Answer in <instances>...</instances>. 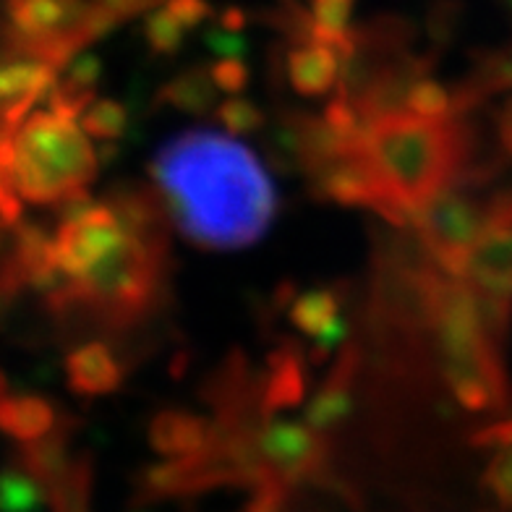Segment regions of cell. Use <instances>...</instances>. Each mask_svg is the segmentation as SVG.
Here are the masks:
<instances>
[{
    "instance_id": "cell-8",
    "label": "cell",
    "mask_w": 512,
    "mask_h": 512,
    "mask_svg": "<svg viewBox=\"0 0 512 512\" xmlns=\"http://www.w3.org/2000/svg\"><path fill=\"white\" fill-rule=\"evenodd\" d=\"M256 450L275 489L322 473L324 445L309 424L264 416L256 429Z\"/></svg>"
},
{
    "instance_id": "cell-2",
    "label": "cell",
    "mask_w": 512,
    "mask_h": 512,
    "mask_svg": "<svg viewBox=\"0 0 512 512\" xmlns=\"http://www.w3.org/2000/svg\"><path fill=\"white\" fill-rule=\"evenodd\" d=\"M473 144L465 115L426 121L403 110L364 123L366 157L392 199L411 217L434 196L458 186Z\"/></svg>"
},
{
    "instance_id": "cell-32",
    "label": "cell",
    "mask_w": 512,
    "mask_h": 512,
    "mask_svg": "<svg viewBox=\"0 0 512 512\" xmlns=\"http://www.w3.org/2000/svg\"><path fill=\"white\" fill-rule=\"evenodd\" d=\"M499 136H502V144L512 155V100L507 102L502 115H499Z\"/></svg>"
},
{
    "instance_id": "cell-19",
    "label": "cell",
    "mask_w": 512,
    "mask_h": 512,
    "mask_svg": "<svg viewBox=\"0 0 512 512\" xmlns=\"http://www.w3.org/2000/svg\"><path fill=\"white\" fill-rule=\"evenodd\" d=\"M48 499V486L21 465L0 473V512H37Z\"/></svg>"
},
{
    "instance_id": "cell-14",
    "label": "cell",
    "mask_w": 512,
    "mask_h": 512,
    "mask_svg": "<svg viewBox=\"0 0 512 512\" xmlns=\"http://www.w3.org/2000/svg\"><path fill=\"white\" fill-rule=\"evenodd\" d=\"M358 369V348L348 345L340 358H337L335 369L330 371L327 382L322 384L314 395V400L306 408V424L317 434L330 432L337 424H343L345 418L353 411V374Z\"/></svg>"
},
{
    "instance_id": "cell-20",
    "label": "cell",
    "mask_w": 512,
    "mask_h": 512,
    "mask_svg": "<svg viewBox=\"0 0 512 512\" xmlns=\"http://www.w3.org/2000/svg\"><path fill=\"white\" fill-rule=\"evenodd\" d=\"M87 136L97 142H115L126 134L128 110L118 100H95L79 118Z\"/></svg>"
},
{
    "instance_id": "cell-23",
    "label": "cell",
    "mask_w": 512,
    "mask_h": 512,
    "mask_svg": "<svg viewBox=\"0 0 512 512\" xmlns=\"http://www.w3.org/2000/svg\"><path fill=\"white\" fill-rule=\"evenodd\" d=\"M215 118L230 136H249L267 126V115L259 105L243 97H230L215 108Z\"/></svg>"
},
{
    "instance_id": "cell-17",
    "label": "cell",
    "mask_w": 512,
    "mask_h": 512,
    "mask_svg": "<svg viewBox=\"0 0 512 512\" xmlns=\"http://www.w3.org/2000/svg\"><path fill=\"white\" fill-rule=\"evenodd\" d=\"M217 84L209 74V68L191 66L165 81L160 92L155 95V108L168 105L186 115H207L209 110L217 108Z\"/></svg>"
},
{
    "instance_id": "cell-5",
    "label": "cell",
    "mask_w": 512,
    "mask_h": 512,
    "mask_svg": "<svg viewBox=\"0 0 512 512\" xmlns=\"http://www.w3.org/2000/svg\"><path fill=\"white\" fill-rule=\"evenodd\" d=\"M489 207L468 194V186H452L418 207L411 225L429 262L447 275L463 277L468 256L489 223Z\"/></svg>"
},
{
    "instance_id": "cell-11",
    "label": "cell",
    "mask_w": 512,
    "mask_h": 512,
    "mask_svg": "<svg viewBox=\"0 0 512 512\" xmlns=\"http://www.w3.org/2000/svg\"><path fill=\"white\" fill-rule=\"evenodd\" d=\"M306 356L296 343L283 340L280 348L267 358V371L259 379V405L264 416H275L280 411L296 408L306 395Z\"/></svg>"
},
{
    "instance_id": "cell-6",
    "label": "cell",
    "mask_w": 512,
    "mask_h": 512,
    "mask_svg": "<svg viewBox=\"0 0 512 512\" xmlns=\"http://www.w3.org/2000/svg\"><path fill=\"white\" fill-rule=\"evenodd\" d=\"M89 0H6L3 48L40 55L63 68L84 53L79 42Z\"/></svg>"
},
{
    "instance_id": "cell-1",
    "label": "cell",
    "mask_w": 512,
    "mask_h": 512,
    "mask_svg": "<svg viewBox=\"0 0 512 512\" xmlns=\"http://www.w3.org/2000/svg\"><path fill=\"white\" fill-rule=\"evenodd\" d=\"M149 173L173 225L199 249H246L275 223L280 199L259 157L212 128L162 144Z\"/></svg>"
},
{
    "instance_id": "cell-12",
    "label": "cell",
    "mask_w": 512,
    "mask_h": 512,
    "mask_svg": "<svg viewBox=\"0 0 512 512\" xmlns=\"http://www.w3.org/2000/svg\"><path fill=\"white\" fill-rule=\"evenodd\" d=\"M66 382L81 398H105L123 384L121 358L108 343H84L66 356Z\"/></svg>"
},
{
    "instance_id": "cell-25",
    "label": "cell",
    "mask_w": 512,
    "mask_h": 512,
    "mask_svg": "<svg viewBox=\"0 0 512 512\" xmlns=\"http://www.w3.org/2000/svg\"><path fill=\"white\" fill-rule=\"evenodd\" d=\"M16 228L19 225L6 223L0 217V298L11 301L14 296H19L24 290L19 272H16L14 264V243H16Z\"/></svg>"
},
{
    "instance_id": "cell-31",
    "label": "cell",
    "mask_w": 512,
    "mask_h": 512,
    "mask_svg": "<svg viewBox=\"0 0 512 512\" xmlns=\"http://www.w3.org/2000/svg\"><path fill=\"white\" fill-rule=\"evenodd\" d=\"M217 24L225 29H230V32H243V29L249 27V14H246L243 8L230 6V8H225L223 14H220Z\"/></svg>"
},
{
    "instance_id": "cell-33",
    "label": "cell",
    "mask_w": 512,
    "mask_h": 512,
    "mask_svg": "<svg viewBox=\"0 0 512 512\" xmlns=\"http://www.w3.org/2000/svg\"><path fill=\"white\" fill-rule=\"evenodd\" d=\"M8 395V379L6 374H3V369H0V398H6Z\"/></svg>"
},
{
    "instance_id": "cell-3",
    "label": "cell",
    "mask_w": 512,
    "mask_h": 512,
    "mask_svg": "<svg viewBox=\"0 0 512 512\" xmlns=\"http://www.w3.org/2000/svg\"><path fill=\"white\" fill-rule=\"evenodd\" d=\"M100 157L87 131L53 110H32L11 139V183L27 204L58 207L89 189Z\"/></svg>"
},
{
    "instance_id": "cell-9",
    "label": "cell",
    "mask_w": 512,
    "mask_h": 512,
    "mask_svg": "<svg viewBox=\"0 0 512 512\" xmlns=\"http://www.w3.org/2000/svg\"><path fill=\"white\" fill-rule=\"evenodd\" d=\"M61 76V68L40 55L0 50V128L16 131Z\"/></svg>"
},
{
    "instance_id": "cell-18",
    "label": "cell",
    "mask_w": 512,
    "mask_h": 512,
    "mask_svg": "<svg viewBox=\"0 0 512 512\" xmlns=\"http://www.w3.org/2000/svg\"><path fill=\"white\" fill-rule=\"evenodd\" d=\"M68 437H71V424H58L50 434L34 439L21 445L19 450V465L27 473H32L34 479L50 486L55 481H61L66 471L71 468V458H68Z\"/></svg>"
},
{
    "instance_id": "cell-4",
    "label": "cell",
    "mask_w": 512,
    "mask_h": 512,
    "mask_svg": "<svg viewBox=\"0 0 512 512\" xmlns=\"http://www.w3.org/2000/svg\"><path fill=\"white\" fill-rule=\"evenodd\" d=\"M168 243L126 230V238L81 283L71 285V311H89L102 327L126 330L142 322L165 285Z\"/></svg>"
},
{
    "instance_id": "cell-22",
    "label": "cell",
    "mask_w": 512,
    "mask_h": 512,
    "mask_svg": "<svg viewBox=\"0 0 512 512\" xmlns=\"http://www.w3.org/2000/svg\"><path fill=\"white\" fill-rule=\"evenodd\" d=\"M183 32L186 27L170 14L168 6L155 8L144 19V40L155 55H176L183 48Z\"/></svg>"
},
{
    "instance_id": "cell-16",
    "label": "cell",
    "mask_w": 512,
    "mask_h": 512,
    "mask_svg": "<svg viewBox=\"0 0 512 512\" xmlns=\"http://www.w3.org/2000/svg\"><path fill=\"white\" fill-rule=\"evenodd\" d=\"M58 426V413L48 398L40 395H11L0 398V432L27 445L45 437Z\"/></svg>"
},
{
    "instance_id": "cell-13",
    "label": "cell",
    "mask_w": 512,
    "mask_h": 512,
    "mask_svg": "<svg viewBox=\"0 0 512 512\" xmlns=\"http://www.w3.org/2000/svg\"><path fill=\"white\" fill-rule=\"evenodd\" d=\"M149 445L162 458H196L212 447L215 426L189 411H160L149 421Z\"/></svg>"
},
{
    "instance_id": "cell-28",
    "label": "cell",
    "mask_w": 512,
    "mask_h": 512,
    "mask_svg": "<svg viewBox=\"0 0 512 512\" xmlns=\"http://www.w3.org/2000/svg\"><path fill=\"white\" fill-rule=\"evenodd\" d=\"M209 74L215 79L217 89L228 92V95H241L251 81L249 66L241 58H220V61L209 66Z\"/></svg>"
},
{
    "instance_id": "cell-26",
    "label": "cell",
    "mask_w": 512,
    "mask_h": 512,
    "mask_svg": "<svg viewBox=\"0 0 512 512\" xmlns=\"http://www.w3.org/2000/svg\"><path fill=\"white\" fill-rule=\"evenodd\" d=\"M102 79V61L95 53H79L74 61L61 71L58 81L66 87L84 92V95H97V84Z\"/></svg>"
},
{
    "instance_id": "cell-27",
    "label": "cell",
    "mask_w": 512,
    "mask_h": 512,
    "mask_svg": "<svg viewBox=\"0 0 512 512\" xmlns=\"http://www.w3.org/2000/svg\"><path fill=\"white\" fill-rule=\"evenodd\" d=\"M458 21H460V6L455 0H439L437 6L429 14V34L437 48H445L455 40L458 34Z\"/></svg>"
},
{
    "instance_id": "cell-21",
    "label": "cell",
    "mask_w": 512,
    "mask_h": 512,
    "mask_svg": "<svg viewBox=\"0 0 512 512\" xmlns=\"http://www.w3.org/2000/svg\"><path fill=\"white\" fill-rule=\"evenodd\" d=\"M408 113L418 115V118H426V121H445V118H452V115H455L452 92L447 87H442L439 81L424 76V79L418 81L416 87L411 89Z\"/></svg>"
},
{
    "instance_id": "cell-15",
    "label": "cell",
    "mask_w": 512,
    "mask_h": 512,
    "mask_svg": "<svg viewBox=\"0 0 512 512\" xmlns=\"http://www.w3.org/2000/svg\"><path fill=\"white\" fill-rule=\"evenodd\" d=\"M285 76L301 97L330 95L340 81V55L322 42L293 45L285 53Z\"/></svg>"
},
{
    "instance_id": "cell-30",
    "label": "cell",
    "mask_w": 512,
    "mask_h": 512,
    "mask_svg": "<svg viewBox=\"0 0 512 512\" xmlns=\"http://www.w3.org/2000/svg\"><path fill=\"white\" fill-rule=\"evenodd\" d=\"M168 11L181 21L186 32L202 27L204 21L212 16V6L207 0H168Z\"/></svg>"
},
{
    "instance_id": "cell-7",
    "label": "cell",
    "mask_w": 512,
    "mask_h": 512,
    "mask_svg": "<svg viewBox=\"0 0 512 512\" xmlns=\"http://www.w3.org/2000/svg\"><path fill=\"white\" fill-rule=\"evenodd\" d=\"M126 238V228L108 202H92L76 215L58 220L55 259L68 283H81L100 267Z\"/></svg>"
},
{
    "instance_id": "cell-10",
    "label": "cell",
    "mask_w": 512,
    "mask_h": 512,
    "mask_svg": "<svg viewBox=\"0 0 512 512\" xmlns=\"http://www.w3.org/2000/svg\"><path fill=\"white\" fill-rule=\"evenodd\" d=\"M343 288H317L301 293L290 301V324L314 340L311 361H324L345 335V322L340 319Z\"/></svg>"
},
{
    "instance_id": "cell-24",
    "label": "cell",
    "mask_w": 512,
    "mask_h": 512,
    "mask_svg": "<svg viewBox=\"0 0 512 512\" xmlns=\"http://www.w3.org/2000/svg\"><path fill=\"white\" fill-rule=\"evenodd\" d=\"M481 484L492 492L499 505L505 510H512V445H505L502 450L494 452L484 471Z\"/></svg>"
},
{
    "instance_id": "cell-29",
    "label": "cell",
    "mask_w": 512,
    "mask_h": 512,
    "mask_svg": "<svg viewBox=\"0 0 512 512\" xmlns=\"http://www.w3.org/2000/svg\"><path fill=\"white\" fill-rule=\"evenodd\" d=\"M204 42H207V48L215 55H220V58H241V55L246 53L243 32H230V29L220 27V24H217L215 29H209Z\"/></svg>"
}]
</instances>
